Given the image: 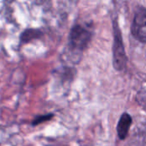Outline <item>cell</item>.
Masks as SVG:
<instances>
[{
    "label": "cell",
    "mask_w": 146,
    "mask_h": 146,
    "mask_svg": "<svg viewBox=\"0 0 146 146\" xmlns=\"http://www.w3.org/2000/svg\"><path fill=\"white\" fill-rule=\"evenodd\" d=\"M92 38L91 32L80 25H75L70 31L68 36V45L71 49L83 51L85 50Z\"/></svg>",
    "instance_id": "6da1fadb"
},
{
    "label": "cell",
    "mask_w": 146,
    "mask_h": 146,
    "mask_svg": "<svg viewBox=\"0 0 146 146\" xmlns=\"http://www.w3.org/2000/svg\"><path fill=\"white\" fill-rule=\"evenodd\" d=\"M127 55L120 29L115 27L113 44V65L116 71H124L127 66Z\"/></svg>",
    "instance_id": "7a4b0ae2"
},
{
    "label": "cell",
    "mask_w": 146,
    "mask_h": 146,
    "mask_svg": "<svg viewBox=\"0 0 146 146\" xmlns=\"http://www.w3.org/2000/svg\"><path fill=\"white\" fill-rule=\"evenodd\" d=\"M132 34L139 41L146 42V9L139 10L133 22Z\"/></svg>",
    "instance_id": "3957f363"
},
{
    "label": "cell",
    "mask_w": 146,
    "mask_h": 146,
    "mask_svg": "<svg viewBox=\"0 0 146 146\" xmlns=\"http://www.w3.org/2000/svg\"><path fill=\"white\" fill-rule=\"evenodd\" d=\"M132 121V117L127 113H124L121 116L117 125V134L121 140H124L127 138Z\"/></svg>",
    "instance_id": "277c9868"
},
{
    "label": "cell",
    "mask_w": 146,
    "mask_h": 146,
    "mask_svg": "<svg viewBox=\"0 0 146 146\" xmlns=\"http://www.w3.org/2000/svg\"><path fill=\"white\" fill-rule=\"evenodd\" d=\"M41 35V32L38 29H33V28H28L26 29L24 32L20 36V40L22 43H27L33 40L39 38Z\"/></svg>",
    "instance_id": "5b68a950"
},
{
    "label": "cell",
    "mask_w": 146,
    "mask_h": 146,
    "mask_svg": "<svg viewBox=\"0 0 146 146\" xmlns=\"http://www.w3.org/2000/svg\"><path fill=\"white\" fill-rule=\"evenodd\" d=\"M53 118H54V114H52V113H49V114H42V115H38L32 120L31 125L33 126H38V125L44 123V122L49 121V120H52Z\"/></svg>",
    "instance_id": "8992f818"
}]
</instances>
